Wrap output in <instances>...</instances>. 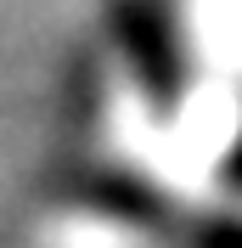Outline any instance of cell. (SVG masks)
I'll return each mask as SVG.
<instances>
[{
  "label": "cell",
  "mask_w": 242,
  "mask_h": 248,
  "mask_svg": "<svg viewBox=\"0 0 242 248\" xmlns=\"http://www.w3.org/2000/svg\"><path fill=\"white\" fill-rule=\"evenodd\" d=\"M231 181L242 186V136H237V153H231Z\"/></svg>",
  "instance_id": "obj_1"
}]
</instances>
